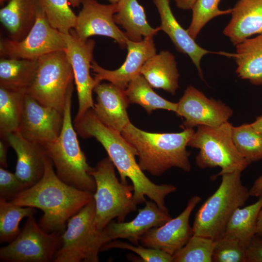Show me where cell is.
Listing matches in <instances>:
<instances>
[{
  "label": "cell",
  "mask_w": 262,
  "mask_h": 262,
  "mask_svg": "<svg viewBox=\"0 0 262 262\" xmlns=\"http://www.w3.org/2000/svg\"><path fill=\"white\" fill-rule=\"evenodd\" d=\"M6 140L17 156L15 174L29 188L43 176L46 155L43 146L25 138L18 131L9 134Z\"/></svg>",
  "instance_id": "cell-20"
},
{
  "label": "cell",
  "mask_w": 262,
  "mask_h": 262,
  "mask_svg": "<svg viewBox=\"0 0 262 262\" xmlns=\"http://www.w3.org/2000/svg\"><path fill=\"white\" fill-rule=\"evenodd\" d=\"M9 145L7 141L0 139V167H6L7 164V149Z\"/></svg>",
  "instance_id": "cell-40"
},
{
  "label": "cell",
  "mask_w": 262,
  "mask_h": 262,
  "mask_svg": "<svg viewBox=\"0 0 262 262\" xmlns=\"http://www.w3.org/2000/svg\"><path fill=\"white\" fill-rule=\"evenodd\" d=\"M145 203V207L138 210L133 220L127 222L112 221L107 225L103 229L107 243L121 238L138 245L141 237L150 229L161 226L172 218L168 210L161 209L153 201Z\"/></svg>",
  "instance_id": "cell-18"
},
{
  "label": "cell",
  "mask_w": 262,
  "mask_h": 262,
  "mask_svg": "<svg viewBox=\"0 0 262 262\" xmlns=\"http://www.w3.org/2000/svg\"><path fill=\"white\" fill-rule=\"evenodd\" d=\"M194 132L193 128H184L178 133H151L130 122L121 133L136 150L142 170L158 176L173 167L191 170L186 147Z\"/></svg>",
  "instance_id": "cell-3"
},
{
  "label": "cell",
  "mask_w": 262,
  "mask_h": 262,
  "mask_svg": "<svg viewBox=\"0 0 262 262\" xmlns=\"http://www.w3.org/2000/svg\"><path fill=\"white\" fill-rule=\"evenodd\" d=\"M49 22L54 29L67 34L74 29L77 15L69 6L68 0H37Z\"/></svg>",
  "instance_id": "cell-33"
},
{
  "label": "cell",
  "mask_w": 262,
  "mask_h": 262,
  "mask_svg": "<svg viewBox=\"0 0 262 262\" xmlns=\"http://www.w3.org/2000/svg\"><path fill=\"white\" fill-rule=\"evenodd\" d=\"M63 122V113L43 106L26 94L18 130L25 138L41 145L54 141Z\"/></svg>",
  "instance_id": "cell-16"
},
{
  "label": "cell",
  "mask_w": 262,
  "mask_h": 262,
  "mask_svg": "<svg viewBox=\"0 0 262 262\" xmlns=\"http://www.w3.org/2000/svg\"><path fill=\"white\" fill-rule=\"evenodd\" d=\"M159 12L161 25L160 30L164 31L170 38L176 49L180 52L187 55L196 66L198 74L202 80L203 73L200 67V61L204 55L214 53L233 57L234 53L225 52H213L199 46L183 29L174 16L169 0H152Z\"/></svg>",
  "instance_id": "cell-19"
},
{
  "label": "cell",
  "mask_w": 262,
  "mask_h": 262,
  "mask_svg": "<svg viewBox=\"0 0 262 262\" xmlns=\"http://www.w3.org/2000/svg\"><path fill=\"white\" fill-rule=\"evenodd\" d=\"M26 90H12L0 87V136L19 130Z\"/></svg>",
  "instance_id": "cell-29"
},
{
  "label": "cell",
  "mask_w": 262,
  "mask_h": 262,
  "mask_svg": "<svg viewBox=\"0 0 262 262\" xmlns=\"http://www.w3.org/2000/svg\"><path fill=\"white\" fill-rule=\"evenodd\" d=\"M97 102L92 109L99 120L121 133L130 123L127 109L130 103L125 90L110 83H98L94 89Z\"/></svg>",
  "instance_id": "cell-21"
},
{
  "label": "cell",
  "mask_w": 262,
  "mask_h": 262,
  "mask_svg": "<svg viewBox=\"0 0 262 262\" xmlns=\"http://www.w3.org/2000/svg\"><path fill=\"white\" fill-rule=\"evenodd\" d=\"M221 0H196L191 10L192 18L187 31L194 39L203 27L213 18L231 14L232 9L221 10L218 5Z\"/></svg>",
  "instance_id": "cell-35"
},
{
  "label": "cell",
  "mask_w": 262,
  "mask_h": 262,
  "mask_svg": "<svg viewBox=\"0 0 262 262\" xmlns=\"http://www.w3.org/2000/svg\"><path fill=\"white\" fill-rule=\"evenodd\" d=\"M61 232L48 233L30 216L18 235L0 249V260L4 262H53L62 243Z\"/></svg>",
  "instance_id": "cell-10"
},
{
  "label": "cell",
  "mask_w": 262,
  "mask_h": 262,
  "mask_svg": "<svg viewBox=\"0 0 262 262\" xmlns=\"http://www.w3.org/2000/svg\"><path fill=\"white\" fill-rule=\"evenodd\" d=\"M249 192L250 196L259 197L262 196V175L254 181L249 189Z\"/></svg>",
  "instance_id": "cell-41"
},
{
  "label": "cell",
  "mask_w": 262,
  "mask_h": 262,
  "mask_svg": "<svg viewBox=\"0 0 262 262\" xmlns=\"http://www.w3.org/2000/svg\"><path fill=\"white\" fill-rule=\"evenodd\" d=\"M152 88L145 78L140 74L130 82L125 93L130 103L141 105L149 114L156 109L167 110L176 113L178 103L163 98Z\"/></svg>",
  "instance_id": "cell-30"
},
{
  "label": "cell",
  "mask_w": 262,
  "mask_h": 262,
  "mask_svg": "<svg viewBox=\"0 0 262 262\" xmlns=\"http://www.w3.org/2000/svg\"><path fill=\"white\" fill-rule=\"evenodd\" d=\"M112 248H121L131 250L138 255L145 262H172V256L160 250L147 247L143 246L131 245L120 241L114 240L104 244L100 251Z\"/></svg>",
  "instance_id": "cell-37"
},
{
  "label": "cell",
  "mask_w": 262,
  "mask_h": 262,
  "mask_svg": "<svg viewBox=\"0 0 262 262\" xmlns=\"http://www.w3.org/2000/svg\"><path fill=\"white\" fill-rule=\"evenodd\" d=\"M250 124L252 128L262 136V116L257 117L256 120Z\"/></svg>",
  "instance_id": "cell-43"
},
{
  "label": "cell",
  "mask_w": 262,
  "mask_h": 262,
  "mask_svg": "<svg viewBox=\"0 0 262 262\" xmlns=\"http://www.w3.org/2000/svg\"><path fill=\"white\" fill-rule=\"evenodd\" d=\"M232 138L239 153L249 164L262 160V136L250 124L232 126Z\"/></svg>",
  "instance_id": "cell-32"
},
{
  "label": "cell",
  "mask_w": 262,
  "mask_h": 262,
  "mask_svg": "<svg viewBox=\"0 0 262 262\" xmlns=\"http://www.w3.org/2000/svg\"><path fill=\"white\" fill-rule=\"evenodd\" d=\"M10 0H0V4H2L4 1Z\"/></svg>",
  "instance_id": "cell-47"
},
{
  "label": "cell",
  "mask_w": 262,
  "mask_h": 262,
  "mask_svg": "<svg viewBox=\"0 0 262 262\" xmlns=\"http://www.w3.org/2000/svg\"><path fill=\"white\" fill-rule=\"evenodd\" d=\"M73 80L65 51L51 52L38 59L35 77L26 94L40 104L63 113L68 88Z\"/></svg>",
  "instance_id": "cell-9"
},
{
  "label": "cell",
  "mask_w": 262,
  "mask_h": 262,
  "mask_svg": "<svg viewBox=\"0 0 262 262\" xmlns=\"http://www.w3.org/2000/svg\"><path fill=\"white\" fill-rule=\"evenodd\" d=\"M74 127L82 137H95L102 145L119 173L122 183L128 184L127 179L131 180L134 189L133 198L137 205L145 203L147 196L161 209H167L165 198L176 191L177 187L172 184L158 185L151 181L136 161V150L121 133L100 121L92 109L74 123Z\"/></svg>",
  "instance_id": "cell-1"
},
{
  "label": "cell",
  "mask_w": 262,
  "mask_h": 262,
  "mask_svg": "<svg viewBox=\"0 0 262 262\" xmlns=\"http://www.w3.org/2000/svg\"><path fill=\"white\" fill-rule=\"evenodd\" d=\"M73 82L69 85L63 111L61 132L54 141L42 145L50 159L58 177L67 184L94 194L95 181L89 172L92 169L82 150L71 115Z\"/></svg>",
  "instance_id": "cell-4"
},
{
  "label": "cell",
  "mask_w": 262,
  "mask_h": 262,
  "mask_svg": "<svg viewBox=\"0 0 262 262\" xmlns=\"http://www.w3.org/2000/svg\"><path fill=\"white\" fill-rule=\"evenodd\" d=\"M65 34L53 28L39 6L35 21L24 38L19 41L3 39L0 43L1 57L37 60L47 54L64 51Z\"/></svg>",
  "instance_id": "cell-11"
},
{
  "label": "cell",
  "mask_w": 262,
  "mask_h": 262,
  "mask_svg": "<svg viewBox=\"0 0 262 262\" xmlns=\"http://www.w3.org/2000/svg\"><path fill=\"white\" fill-rule=\"evenodd\" d=\"M177 7L182 10L191 9L196 0H174Z\"/></svg>",
  "instance_id": "cell-42"
},
{
  "label": "cell",
  "mask_w": 262,
  "mask_h": 262,
  "mask_svg": "<svg viewBox=\"0 0 262 262\" xmlns=\"http://www.w3.org/2000/svg\"><path fill=\"white\" fill-rule=\"evenodd\" d=\"M153 38H144L139 42L132 41L128 38L126 41L128 54L125 61L120 67L115 70L106 69L93 60L91 69L97 83L106 80L125 90L130 82L140 74L141 68L145 63L156 53Z\"/></svg>",
  "instance_id": "cell-17"
},
{
  "label": "cell",
  "mask_w": 262,
  "mask_h": 262,
  "mask_svg": "<svg viewBox=\"0 0 262 262\" xmlns=\"http://www.w3.org/2000/svg\"><path fill=\"white\" fill-rule=\"evenodd\" d=\"M262 206V196L254 203L237 208L229 218L222 235L234 239L246 247L256 235Z\"/></svg>",
  "instance_id": "cell-28"
},
{
  "label": "cell",
  "mask_w": 262,
  "mask_h": 262,
  "mask_svg": "<svg viewBox=\"0 0 262 262\" xmlns=\"http://www.w3.org/2000/svg\"><path fill=\"white\" fill-rule=\"evenodd\" d=\"M117 4L114 21L125 30L129 40L139 42L144 38L153 37L160 31L159 27L153 28L149 25L144 9L137 0H119Z\"/></svg>",
  "instance_id": "cell-25"
},
{
  "label": "cell",
  "mask_w": 262,
  "mask_h": 262,
  "mask_svg": "<svg viewBox=\"0 0 262 262\" xmlns=\"http://www.w3.org/2000/svg\"><path fill=\"white\" fill-rule=\"evenodd\" d=\"M111 3H117L119 0H108Z\"/></svg>",
  "instance_id": "cell-46"
},
{
  "label": "cell",
  "mask_w": 262,
  "mask_h": 262,
  "mask_svg": "<svg viewBox=\"0 0 262 262\" xmlns=\"http://www.w3.org/2000/svg\"><path fill=\"white\" fill-rule=\"evenodd\" d=\"M35 208L21 206L0 199V242L10 243L19 233V223L25 217L34 215Z\"/></svg>",
  "instance_id": "cell-31"
},
{
  "label": "cell",
  "mask_w": 262,
  "mask_h": 262,
  "mask_svg": "<svg viewBox=\"0 0 262 262\" xmlns=\"http://www.w3.org/2000/svg\"><path fill=\"white\" fill-rule=\"evenodd\" d=\"M214 240L193 234L186 245L173 256L174 262H211Z\"/></svg>",
  "instance_id": "cell-34"
},
{
  "label": "cell",
  "mask_w": 262,
  "mask_h": 262,
  "mask_svg": "<svg viewBox=\"0 0 262 262\" xmlns=\"http://www.w3.org/2000/svg\"><path fill=\"white\" fill-rule=\"evenodd\" d=\"M37 67L38 59L2 57L0 60V87L27 90L35 77Z\"/></svg>",
  "instance_id": "cell-27"
},
{
  "label": "cell",
  "mask_w": 262,
  "mask_h": 262,
  "mask_svg": "<svg viewBox=\"0 0 262 262\" xmlns=\"http://www.w3.org/2000/svg\"><path fill=\"white\" fill-rule=\"evenodd\" d=\"M142 75L152 87L174 95L179 88V74L175 56L162 50L149 58L142 66Z\"/></svg>",
  "instance_id": "cell-23"
},
{
  "label": "cell",
  "mask_w": 262,
  "mask_h": 262,
  "mask_svg": "<svg viewBox=\"0 0 262 262\" xmlns=\"http://www.w3.org/2000/svg\"><path fill=\"white\" fill-rule=\"evenodd\" d=\"M201 198L191 197L185 209L176 217L164 225L150 229L140 238L142 246L163 251L171 256L184 246L193 235L190 216Z\"/></svg>",
  "instance_id": "cell-15"
},
{
  "label": "cell",
  "mask_w": 262,
  "mask_h": 262,
  "mask_svg": "<svg viewBox=\"0 0 262 262\" xmlns=\"http://www.w3.org/2000/svg\"><path fill=\"white\" fill-rule=\"evenodd\" d=\"M37 0H10L0 10L1 23L11 39L19 41L33 25L39 8Z\"/></svg>",
  "instance_id": "cell-24"
},
{
  "label": "cell",
  "mask_w": 262,
  "mask_h": 262,
  "mask_svg": "<svg viewBox=\"0 0 262 262\" xmlns=\"http://www.w3.org/2000/svg\"><path fill=\"white\" fill-rule=\"evenodd\" d=\"M256 235L262 238V206L258 217Z\"/></svg>",
  "instance_id": "cell-44"
},
{
  "label": "cell",
  "mask_w": 262,
  "mask_h": 262,
  "mask_svg": "<svg viewBox=\"0 0 262 262\" xmlns=\"http://www.w3.org/2000/svg\"><path fill=\"white\" fill-rule=\"evenodd\" d=\"M66 48L64 50L72 66L76 86L79 107L74 122L80 120L90 109L94 108L92 92L98 84L90 74L95 41L91 39L83 41L74 30L65 34Z\"/></svg>",
  "instance_id": "cell-12"
},
{
  "label": "cell",
  "mask_w": 262,
  "mask_h": 262,
  "mask_svg": "<svg viewBox=\"0 0 262 262\" xmlns=\"http://www.w3.org/2000/svg\"><path fill=\"white\" fill-rule=\"evenodd\" d=\"M236 73L251 83L262 85V34L236 45Z\"/></svg>",
  "instance_id": "cell-26"
},
{
  "label": "cell",
  "mask_w": 262,
  "mask_h": 262,
  "mask_svg": "<svg viewBox=\"0 0 262 262\" xmlns=\"http://www.w3.org/2000/svg\"><path fill=\"white\" fill-rule=\"evenodd\" d=\"M247 262H262V238L255 235L246 246Z\"/></svg>",
  "instance_id": "cell-39"
},
{
  "label": "cell",
  "mask_w": 262,
  "mask_h": 262,
  "mask_svg": "<svg viewBox=\"0 0 262 262\" xmlns=\"http://www.w3.org/2000/svg\"><path fill=\"white\" fill-rule=\"evenodd\" d=\"M82 0H68L69 4L73 7H77L82 3Z\"/></svg>",
  "instance_id": "cell-45"
},
{
  "label": "cell",
  "mask_w": 262,
  "mask_h": 262,
  "mask_svg": "<svg viewBox=\"0 0 262 262\" xmlns=\"http://www.w3.org/2000/svg\"><path fill=\"white\" fill-rule=\"evenodd\" d=\"M26 188L15 173L0 167V199L11 201Z\"/></svg>",
  "instance_id": "cell-38"
},
{
  "label": "cell",
  "mask_w": 262,
  "mask_h": 262,
  "mask_svg": "<svg viewBox=\"0 0 262 262\" xmlns=\"http://www.w3.org/2000/svg\"><path fill=\"white\" fill-rule=\"evenodd\" d=\"M176 113L184 118L185 128L199 126L216 127L228 122L233 111L221 101L209 98L190 85L178 103Z\"/></svg>",
  "instance_id": "cell-13"
},
{
  "label": "cell",
  "mask_w": 262,
  "mask_h": 262,
  "mask_svg": "<svg viewBox=\"0 0 262 262\" xmlns=\"http://www.w3.org/2000/svg\"><path fill=\"white\" fill-rule=\"evenodd\" d=\"M42 178L11 201L41 210L38 224L45 231L63 232L68 220L94 199V194L71 186L61 180L46 155Z\"/></svg>",
  "instance_id": "cell-2"
},
{
  "label": "cell",
  "mask_w": 262,
  "mask_h": 262,
  "mask_svg": "<svg viewBox=\"0 0 262 262\" xmlns=\"http://www.w3.org/2000/svg\"><path fill=\"white\" fill-rule=\"evenodd\" d=\"M231 14L223 33L234 45L262 34V0H238Z\"/></svg>",
  "instance_id": "cell-22"
},
{
  "label": "cell",
  "mask_w": 262,
  "mask_h": 262,
  "mask_svg": "<svg viewBox=\"0 0 262 262\" xmlns=\"http://www.w3.org/2000/svg\"><path fill=\"white\" fill-rule=\"evenodd\" d=\"M115 167L108 157L98 162L89 172L96 184L94 225L99 231H102L115 218L118 222H124L130 213L136 210L132 184L119 182Z\"/></svg>",
  "instance_id": "cell-6"
},
{
  "label": "cell",
  "mask_w": 262,
  "mask_h": 262,
  "mask_svg": "<svg viewBox=\"0 0 262 262\" xmlns=\"http://www.w3.org/2000/svg\"><path fill=\"white\" fill-rule=\"evenodd\" d=\"M81 4L73 29L80 39L86 41L93 35L105 36L114 39L122 48L126 47L128 38L114 19L117 3L102 4L96 0H82Z\"/></svg>",
  "instance_id": "cell-14"
},
{
  "label": "cell",
  "mask_w": 262,
  "mask_h": 262,
  "mask_svg": "<svg viewBox=\"0 0 262 262\" xmlns=\"http://www.w3.org/2000/svg\"><path fill=\"white\" fill-rule=\"evenodd\" d=\"M233 125L227 122L216 127L199 126L188 143L198 148L196 163L200 168L219 167V176L236 171H244L250 164L238 151L232 138Z\"/></svg>",
  "instance_id": "cell-7"
},
{
  "label": "cell",
  "mask_w": 262,
  "mask_h": 262,
  "mask_svg": "<svg viewBox=\"0 0 262 262\" xmlns=\"http://www.w3.org/2000/svg\"><path fill=\"white\" fill-rule=\"evenodd\" d=\"M240 171L224 174L218 188L197 212L193 234L213 240L222 235L234 212L242 207L250 196L241 180Z\"/></svg>",
  "instance_id": "cell-5"
},
{
  "label": "cell",
  "mask_w": 262,
  "mask_h": 262,
  "mask_svg": "<svg viewBox=\"0 0 262 262\" xmlns=\"http://www.w3.org/2000/svg\"><path fill=\"white\" fill-rule=\"evenodd\" d=\"M94 199L73 215L62 233L61 245L54 262H98L102 246L107 243L103 230L94 225Z\"/></svg>",
  "instance_id": "cell-8"
},
{
  "label": "cell",
  "mask_w": 262,
  "mask_h": 262,
  "mask_svg": "<svg viewBox=\"0 0 262 262\" xmlns=\"http://www.w3.org/2000/svg\"><path fill=\"white\" fill-rule=\"evenodd\" d=\"M213 262H247L246 247L238 241L224 236L214 240Z\"/></svg>",
  "instance_id": "cell-36"
}]
</instances>
